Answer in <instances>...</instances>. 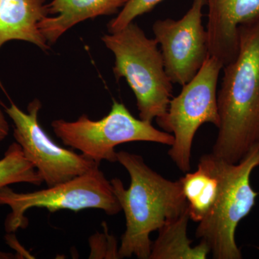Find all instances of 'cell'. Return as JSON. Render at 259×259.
<instances>
[{"mask_svg":"<svg viewBox=\"0 0 259 259\" xmlns=\"http://www.w3.org/2000/svg\"><path fill=\"white\" fill-rule=\"evenodd\" d=\"M15 255L13 253H5L0 250V259H12L15 258Z\"/></svg>","mask_w":259,"mask_h":259,"instance_id":"18","label":"cell"},{"mask_svg":"<svg viewBox=\"0 0 259 259\" xmlns=\"http://www.w3.org/2000/svg\"><path fill=\"white\" fill-rule=\"evenodd\" d=\"M220 181V192L210 212L199 223L195 236L209 247L215 259H241L236 241L240 222L254 207L258 192L250 185V175L259 166V148L237 163L206 154Z\"/></svg>","mask_w":259,"mask_h":259,"instance_id":"4","label":"cell"},{"mask_svg":"<svg viewBox=\"0 0 259 259\" xmlns=\"http://www.w3.org/2000/svg\"><path fill=\"white\" fill-rule=\"evenodd\" d=\"M117 158L131 178L127 189L119 179L110 181L125 218L119 256L148 259L153 243L151 233L175 221L187 209L182 182L162 177L136 153L119 151Z\"/></svg>","mask_w":259,"mask_h":259,"instance_id":"2","label":"cell"},{"mask_svg":"<svg viewBox=\"0 0 259 259\" xmlns=\"http://www.w3.org/2000/svg\"><path fill=\"white\" fill-rule=\"evenodd\" d=\"M180 181L190 219L199 223L212 210L220 192L219 179L206 154L199 159L197 169L187 172Z\"/></svg>","mask_w":259,"mask_h":259,"instance_id":"13","label":"cell"},{"mask_svg":"<svg viewBox=\"0 0 259 259\" xmlns=\"http://www.w3.org/2000/svg\"><path fill=\"white\" fill-rule=\"evenodd\" d=\"M51 127L65 146L98 163L117 162L115 148L120 144L145 141L171 146L174 143L173 135L136 118L125 105L115 100L108 115L100 120H90L83 114L74 122L53 121Z\"/></svg>","mask_w":259,"mask_h":259,"instance_id":"5","label":"cell"},{"mask_svg":"<svg viewBox=\"0 0 259 259\" xmlns=\"http://www.w3.org/2000/svg\"><path fill=\"white\" fill-rule=\"evenodd\" d=\"M128 0H53L47 4L49 14L39 23V30L48 44L59 37L76 24L102 15L117 14Z\"/></svg>","mask_w":259,"mask_h":259,"instance_id":"12","label":"cell"},{"mask_svg":"<svg viewBox=\"0 0 259 259\" xmlns=\"http://www.w3.org/2000/svg\"><path fill=\"white\" fill-rule=\"evenodd\" d=\"M41 177L24 155L21 146L13 143L0 159V188L12 184L28 183L40 186Z\"/></svg>","mask_w":259,"mask_h":259,"instance_id":"15","label":"cell"},{"mask_svg":"<svg viewBox=\"0 0 259 259\" xmlns=\"http://www.w3.org/2000/svg\"><path fill=\"white\" fill-rule=\"evenodd\" d=\"M10 126L5 118L4 113L0 109V142L6 139L9 134Z\"/></svg>","mask_w":259,"mask_h":259,"instance_id":"17","label":"cell"},{"mask_svg":"<svg viewBox=\"0 0 259 259\" xmlns=\"http://www.w3.org/2000/svg\"><path fill=\"white\" fill-rule=\"evenodd\" d=\"M102 40L115 56L116 79L125 78L134 92L140 118L152 122L164 115L173 97V83L165 71L157 40L148 38L134 22Z\"/></svg>","mask_w":259,"mask_h":259,"instance_id":"3","label":"cell"},{"mask_svg":"<svg viewBox=\"0 0 259 259\" xmlns=\"http://www.w3.org/2000/svg\"><path fill=\"white\" fill-rule=\"evenodd\" d=\"M208 6L209 56L223 67L236 59L239 50L238 27L259 18V0H206Z\"/></svg>","mask_w":259,"mask_h":259,"instance_id":"10","label":"cell"},{"mask_svg":"<svg viewBox=\"0 0 259 259\" xmlns=\"http://www.w3.org/2000/svg\"><path fill=\"white\" fill-rule=\"evenodd\" d=\"M0 205H8L11 212L5 220V230L14 233L25 228L28 220L27 211L31 208H46L50 212L68 209L79 212L86 209H99L108 215L120 212L121 207L100 167L81 176L75 177L47 189L32 192H15L8 186L0 188Z\"/></svg>","mask_w":259,"mask_h":259,"instance_id":"7","label":"cell"},{"mask_svg":"<svg viewBox=\"0 0 259 259\" xmlns=\"http://www.w3.org/2000/svg\"><path fill=\"white\" fill-rule=\"evenodd\" d=\"M223 69L221 61L209 56L180 95L172 97L166 113L156 119L163 131L173 134L168 154L184 173L191 170L192 143L199 127L208 122L219 126L217 88Z\"/></svg>","mask_w":259,"mask_h":259,"instance_id":"6","label":"cell"},{"mask_svg":"<svg viewBox=\"0 0 259 259\" xmlns=\"http://www.w3.org/2000/svg\"><path fill=\"white\" fill-rule=\"evenodd\" d=\"M206 5V0H193L190 9L180 20L167 18L153 24L165 71L173 83L183 86L188 83L209 56L208 34L202 24Z\"/></svg>","mask_w":259,"mask_h":259,"instance_id":"9","label":"cell"},{"mask_svg":"<svg viewBox=\"0 0 259 259\" xmlns=\"http://www.w3.org/2000/svg\"><path fill=\"white\" fill-rule=\"evenodd\" d=\"M163 0H128L115 18L107 24L109 33L120 31L135 19L149 13Z\"/></svg>","mask_w":259,"mask_h":259,"instance_id":"16","label":"cell"},{"mask_svg":"<svg viewBox=\"0 0 259 259\" xmlns=\"http://www.w3.org/2000/svg\"><path fill=\"white\" fill-rule=\"evenodd\" d=\"M238 36V55L223 69L220 124L211 152L231 163L259 148V18L241 24Z\"/></svg>","mask_w":259,"mask_h":259,"instance_id":"1","label":"cell"},{"mask_svg":"<svg viewBox=\"0 0 259 259\" xmlns=\"http://www.w3.org/2000/svg\"><path fill=\"white\" fill-rule=\"evenodd\" d=\"M190 219L188 207L175 221L158 230L156 241L153 242L149 259H205L210 253L208 245L200 241L192 246L187 237V226Z\"/></svg>","mask_w":259,"mask_h":259,"instance_id":"14","label":"cell"},{"mask_svg":"<svg viewBox=\"0 0 259 259\" xmlns=\"http://www.w3.org/2000/svg\"><path fill=\"white\" fill-rule=\"evenodd\" d=\"M41 102L37 99L29 103L24 112L15 104L5 107L14 124L13 136L24 155L33 165L47 187L66 182L88 173L100 163L56 144L38 121Z\"/></svg>","mask_w":259,"mask_h":259,"instance_id":"8","label":"cell"},{"mask_svg":"<svg viewBox=\"0 0 259 259\" xmlns=\"http://www.w3.org/2000/svg\"><path fill=\"white\" fill-rule=\"evenodd\" d=\"M46 0H0V49L10 40L31 42L47 51L50 45L39 30L49 16Z\"/></svg>","mask_w":259,"mask_h":259,"instance_id":"11","label":"cell"}]
</instances>
